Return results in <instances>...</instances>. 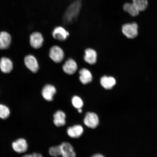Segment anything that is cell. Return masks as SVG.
<instances>
[{
    "mask_svg": "<svg viewBox=\"0 0 157 157\" xmlns=\"http://www.w3.org/2000/svg\"><path fill=\"white\" fill-rule=\"evenodd\" d=\"M81 6V0H76L71 4L64 13V23L68 24L73 22L79 14Z\"/></svg>",
    "mask_w": 157,
    "mask_h": 157,
    "instance_id": "cell-1",
    "label": "cell"
},
{
    "mask_svg": "<svg viewBox=\"0 0 157 157\" xmlns=\"http://www.w3.org/2000/svg\"><path fill=\"white\" fill-rule=\"evenodd\" d=\"M123 34L127 38L133 39L138 35V25L136 23L124 25L122 27Z\"/></svg>",
    "mask_w": 157,
    "mask_h": 157,
    "instance_id": "cell-2",
    "label": "cell"
},
{
    "mask_svg": "<svg viewBox=\"0 0 157 157\" xmlns=\"http://www.w3.org/2000/svg\"><path fill=\"white\" fill-rule=\"evenodd\" d=\"M84 123L86 126L90 128H96L99 125V117L95 113L88 112L86 113L84 117Z\"/></svg>",
    "mask_w": 157,
    "mask_h": 157,
    "instance_id": "cell-3",
    "label": "cell"
},
{
    "mask_svg": "<svg viewBox=\"0 0 157 157\" xmlns=\"http://www.w3.org/2000/svg\"><path fill=\"white\" fill-rule=\"evenodd\" d=\"M49 56L56 63H59L63 59L64 53L59 47L54 46L50 49Z\"/></svg>",
    "mask_w": 157,
    "mask_h": 157,
    "instance_id": "cell-4",
    "label": "cell"
},
{
    "mask_svg": "<svg viewBox=\"0 0 157 157\" xmlns=\"http://www.w3.org/2000/svg\"><path fill=\"white\" fill-rule=\"evenodd\" d=\"M12 148L14 151L18 154L25 153L28 149V145L26 140L23 138H19L12 143Z\"/></svg>",
    "mask_w": 157,
    "mask_h": 157,
    "instance_id": "cell-5",
    "label": "cell"
},
{
    "mask_svg": "<svg viewBox=\"0 0 157 157\" xmlns=\"http://www.w3.org/2000/svg\"><path fill=\"white\" fill-rule=\"evenodd\" d=\"M25 63L27 67L34 73L39 70V65L36 58L32 55H29L25 58Z\"/></svg>",
    "mask_w": 157,
    "mask_h": 157,
    "instance_id": "cell-6",
    "label": "cell"
},
{
    "mask_svg": "<svg viewBox=\"0 0 157 157\" xmlns=\"http://www.w3.org/2000/svg\"><path fill=\"white\" fill-rule=\"evenodd\" d=\"M44 39L42 34L38 32L32 33L30 36V43L31 46L35 49L42 47Z\"/></svg>",
    "mask_w": 157,
    "mask_h": 157,
    "instance_id": "cell-7",
    "label": "cell"
},
{
    "mask_svg": "<svg viewBox=\"0 0 157 157\" xmlns=\"http://www.w3.org/2000/svg\"><path fill=\"white\" fill-rule=\"evenodd\" d=\"M60 146L63 157H76L73 147L69 143L64 142Z\"/></svg>",
    "mask_w": 157,
    "mask_h": 157,
    "instance_id": "cell-8",
    "label": "cell"
},
{
    "mask_svg": "<svg viewBox=\"0 0 157 157\" xmlns=\"http://www.w3.org/2000/svg\"><path fill=\"white\" fill-rule=\"evenodd\" d=\"M56 93V89L53 86L48 84L44 86L42 91V95L45 100L52 101L53 99L54 94Z\"/></svg>",
    "mask_w": 157,
    "mask_h": 157,
    "instance_id": "cell-9",
    "label": "cell"
},
{
    "mask_svg": "<svg viewBox=\"0 0 157 157\" xmlns=\"http://www.w3.org/2000/svg\"><path fill=\"white\" fill-rule=\"evenodd\" d=\"M69 33L63 27H56L52 33V36L55 39L59 41H64L67 38Z\"/></svg>",
    "mask_w": 157,
    "mask_h": 157,
    "instance_id": "cell-10",
    "label": "cell"
},
{
    "mask_svg": "<svg viewBox=\"0 0 157 157\" xmlns=\"http://www.w3.org/2000/svg\"><path fill=\"white\" fill-rule=\"evenodd\" d=\"M78 66L75 61L69 59L66 61L63 66V69L66 73L68 75L74 74L77 71Z\"/></svg>",
    "mask_w": 157,
    "mask_h": 157,
    "instance_id": "cell-11",
    "label": "cell"
},
{
    "mask_svg": "<svg viewBox=\"0 0 157 157\" xmlns=\"http://www.w3.org/2000/svg\"><path fill=\"white\" fill-rule=\"evenodd\" d=\"M84 60L90 64H95L97 61V52L93 49L87 48L85 51Z\"/></svg>",
    "mask_w": 157,
    "mask_h": 157,
    "instance_id": "cell-12",
    "label": "cell"
},
{
    "mask_svg": "<svg viewBox=\"0 0 157 157\" xmlns=\"http://www.w3.org/2000/svg\"><path fill=\"white\" fill-rule=\"evenodd\" d=\"M83 128L81 125H77L69 127L67 132L68 136L72 138H78L83 132Z\"/></svg>",
    "mask_w": 157,
    "mask_h": 157,
    "instance_id": "cell-13",
    "label": "cell"
},
{
    "mask_svg": "<svg viewBox=\"0 0 157 157\" xmlns=\"http://www.w3.org/2000/svg\"><path fill=\"white\" fill-rule=\"evenodd\" d=\"M101 85L105 89H112L116 84L115 78L111 76H105L101 78L100 81Z\"/></svg>",
    "mask_w": 157,
    "mask_h": 157,
    "instance_id": "cell-14",
    "label": "cell"
},
{
    "mask_svg": "<svg viewBox=\"0 0 157 157\" xmlns=\"http://www.w3.org/2000/svg\"><path fill=\"white\" fill-rule=\"evenodd\" d=\"M13 64L10 59L3 57L0 60V68L5 73H9L13 70Z\"/></svg>",
    "mask_w": 157,
    "mask_h": 157,
    "instance_id": "cell-15",
    "label": "cell"
},
{
    "mask_svg": "<svg viewBox=\"0 0 157 157\" xmlns=\"http://www.w3.org/2000/svg\"><path fill=\"white\" fill-rule=\"evenodd\" d=\"M66 115L63 111L59 110L54 115V123L57 127L63 126L66 124Z\"/></svg>",
    "mask_w": 157,
    "mask_h": 157,
    "instance_id": "cell-16",
    "label": "cell"
},
{
    "mask_svg": "<svg viewBox=\"0 0 157 157\" xmlns=\"http://www.w3.org/2000/svg\"><path fill=\"white\" fill-rule=\"evenodd\" d=\"M79 80L83 84L90 83L93 80V76L89 70L86 68H83L79 71Z\"/></svg>",
    "mask_w": 157,
    "mask_h": 157,
    "instance_id": "cell-17",
    "label": "cell"
},
{
    "mask_svg": "<svg viewBox=\"0 0 157 157\" xmlns=\"http://www.w3.org/2000/svg\"><path fill=\"white\" fill-rule=\"evenodd\" d=\"M10 35L7 32L0 33V48L5 49L9 48L11 44Z\"/></svg>",
    "mask_w": 157,
    "mask_h": 157,
    "instance_id": "cell-18",
    "label": "cell"
},
{
    "mask_svg": "<svg viewBox=\"0 0 157 157\" xmlns=\"http://www.w3.org/2000/svg\"><path fill=\"white\" fill-rule=\"evenodd\" d=\"M123 10L132 17H136L139 14V9L133 3H125L123 5Z\"/></svg>",
    "mask_w": 157,
    "mask_h": 157,
    "instance_id": "cell-19",
    "label": "cell"
},
{
    "mask_svg": "<svg viewBox=\"0 0 157 157\" xmlns=\"http://www.w3.org/2000/svg\"><path fill=\"white\" fill-rule=\"evenodd\" d=\"M11 111L9 108L5 105L0 104V119L8 118L10 115Z\"/></svg>",
    "mask_w": 157,
    "mask_h": 157,
    "instance_id": "cell-20",
    "label": "cell"
},
{
    "mask_svg": "<svg viewBox=\"0 0 157 157\" xmlns=\"http://www.w3.org/2000/svg\"><path fill=\"white\" fill-rule=\"evenodd\" d=\"M133 3L138 8L139 11L145 10L148 5L147 0H132Z\"/></svg>",
    "mask_w": 157,
    "mask_h": 157,
    "instance_id": "cell-21",
    "label": "cell"
},
{
    "mask_svg": "<svg viewBox=\"0 0 157 157\" xmlns=\"http://www.w3.org/2000/svg\"><path fill=\"white\" fill-rule=\"evenodd\" d=\"M49 152L50 155L54 157L61 156V150L60 145L51 147L49 149Z\"/></svg>",
    "mask_w": 157,
    "mask_h": 157,
    "instance_id": "cell-22",
    "label": "cell"
},
{
    "mask_svg": "<svg viewBox=\"0 0 157 157\" xmlns=\"http://www.w3.org/2000/svg\"><path fill=\"white\" fill-rule=\"evenodd\" d=\"M72 103L74 107L78 109H81L83 105V103L82 99L76 96H74L72 98Z\"/></svg>",
    "mask_w": 157,
    "mask_h": 157,
    "instance_id": "cell-23",
    "label": "cell"
},
{
    "mask_svg": "<svg viewBox=\"0 0 157 157\" xmlns=\"http://www.w3.org/2000/svg\"><path fill=\"white\" fill-rule=\"evenodd\" d=\"M22 157H43V156L40 154L34 153L33 154L25 155Z\"/></svg>",
    "mask_w": 157,
    "mask_h": 157,
    "instance_id": "cell-24",
    "label": "cell"
},
{
    "mask_svg": "<svg viewBox=\"0 0 157 157\" xmlns=\"http://www.w3.org/2000/svg\"><path fill=\"white\" fill-rule=\"evenodd\" d=\"M92 157H105L102 155L99 154H97L94 155Z\"/></svg>",
    "mask_w": 157,
    "mask_h": 157,
    "instance_id": "cell-25",
    "label": "cell"
},
{
    "mask_svg": "<svg viewBox=\"0 0 157 157\" xmlns=\"http://www.w3.org/2000/svg\"><path fill=\"white\" fill-rule=\"evenodd\" d=\"M78 112L79 113H82V109H78Z\"/></svg>",
    "mask_w": 157,
    "mask_h": 157,
    "instance_id": "cell-26",
    "label": "cell"
}]
</instances>
